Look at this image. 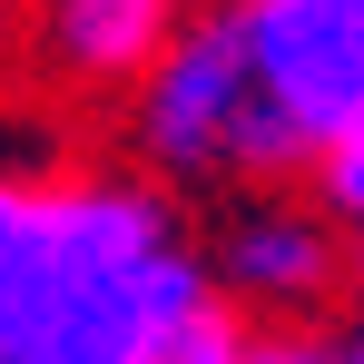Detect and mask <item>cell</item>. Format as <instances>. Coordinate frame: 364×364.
<instances>
[{"label": "cell", "mask_w": 364, "mask_h": 364, "mask_svg": "<svg viewBox=\"0 0 364 364\" xmlns=\"http://www.w3.org/2000/svg\"><path fill=\"white\" fill-rule=\"evenodd\" d=\"M128 158H138V178L158 197H178V187L246 197V187H286L305 168V138L286 128V109L256 79L237 0L197 10L187 40L128 89Z\"/></svg>", "instance_id": "obj_1"}, {"label": "cell", "mask_w": 364, "mask_h": 364, "mask_svg": "<svg viewBox=\"0 0 364 364\" xmlns=\"http://www.w3.org/2000/svg\"><path fill=\"white\" fill-rule=\"evenodd\" d=\"M197 256L246 325H335V296H355V237L315 207V187L217 197Z\"/></svg>", "instance_id": "obj_2"}, {"label": "cell", "mask_w": 364, "mask_h": 364, "mask_svg": "<svg viewBox=\"0 0 364 364\" xmlns=\"http://www.w3.org/2000/svg\"><path fill=\"white\" fill-rule=\"evenodd\" d=\"M266 99L305 138V168L364 128V0H237Z\"/></svg>", "instance_id": "obj_3"}, {"label": "cell", "mask_w": 364, "mask_h": 364, "mask_svg": "<svg viewBox=\"0 0 364 364\" xmlns=\"http://www.w3.org/2000/svg\"><path fill=\"white\" fill-rule=\"evenodd\" d=\"M197 20V0H40V60L79 89H138Z\"/></svg>", "instance_id": "obj_4"}, {"label": "cell", "mask_w": 364, "mask_h": 364, "mask_svg": "<svg viewBox=\"0 0 364 364\" xmlns=\"http://www.w3.org/2000/svg\"><path fill=\"white\" fill-rule=\"evenodd\" d=\"M305 187H315V207H325V217L364 246V128H345V138L305 168Z\"/></svg>", "instance_id": "obj_5"}, {"label": "cell", "mask_w": 364, "mask_h": 364, "mask_svg": "<svg viewBox=\"0 0 364 364\" xmlns=\"http://www.w3.org/2000/svg\"><path fill=\"white\" fill-rule=\"evenodd\" d=\"M40 187L50 168H0V296L20 286V266H30V237H40Z\"/></svg>", "instance_id": "obj_6"}, {"label": "cell", "mask_w": 364, "mask_h": 364, "mask_svg": "<svg viewBox=\"0 0 364 364\" xmlns=\"http://www.w3.org/2000/svg\"><path fill=\"white\" fill-rule=\"evenodd\" d=\"M246 364H355L345 325H246Z\"/></svg>", "instance_id": "obj_7"}, {"label": "cell", "mask_w": 364, "mask_h": 364, "mask_svg": "<svg viewBox=\"0 0 364 364\" xmlns=\"http://www.w3.org/2000/svg\"><path fill=\"white\" fill-rule=\"evenodd\" d=\"M355 296H364V246H355Z\"/></svg>", "instance_id": "obj_8"}, {"label": "cell", "mask_w": 364, "mask_h": 364, "mask_svg": "<svg viewBox=\"0 0 364 364\" xmlns=\"http://www.w3.org/2000/svg\"><path fill=\"white\" fill-rule=\"evenodd\" d=\"M355 364H364V325H355Z\"/></svg>", "instance_id": "obj_9"}]
</instances>
